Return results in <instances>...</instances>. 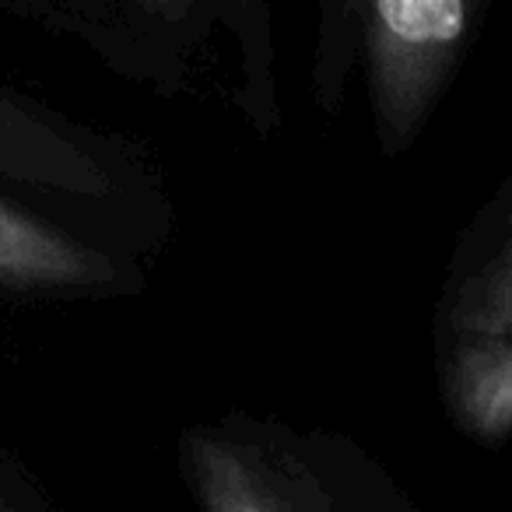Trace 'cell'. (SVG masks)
Wrapping results in <instances>:
<instances>
[{
    "instance_id": "1",
    "label": "cell",
    "mask_w": 512,
    "mask_h": 512,
    "mask_svg": "<svg viewBox=\"0 0 512 512\" xmlns=\"http://www.w3.org/2000/svg\"><path fill=\"white\" fill-rule=\"evenodd\" d=\"M470 0H372V53L383 99L411 120L435 71L463 43Z\"/></svg>"
},
{
    "instance_id": "2",
    "label": "cell",
    "mask_w": 512,
    "mask_h": 512,
    "mask_svg": "<svg viewBox=\"0 0 512 512\" xmlns=\"http://www.w3.org/2000/svg\"><path fill=\"white\" fill-rule=\"evenodd\" d=\"M0 179L64 193H95L106 186V172L85 144L8 88H0Z\"/></svg>"
},
{
    "instance_id": "3",
    "label": "cell",
    "mask_w": 512,
    "mask_h": 512,
    "mask_svg": "<svg viewBox=\"0 0 512 512\" xmlns=\"http://www.w3.org/2000/svg\"><path fill=\"white\" fill-rule=\"evenodd\" d=\"M113 274L106 256L92 253L60 228L39 221L0 197V288L8 292H74L102 285Z\"/></svg>"
},
{
    "instance_id": "4",
    "label": "cell",
    "mask_w": 512,
    "mask_h": 512,
    "mask_svg": "<svg viewBox=\"0 0 512 512\" xmlns=\"http://www.w3.org/2000/svg\"><path fill=\"white\" fill-rule=\"evenodd\" d=\"M460 400L484 435H502L512 425V344L481 348L463 362Z\"/></svg>"
},
{
    "instance_id": "5",
    "label": "cell",
    "mask_w": 512,
    "mask_h": 512,
    "mask_svg": "<svg viewBox=\"0 0 512 512\" xmlns=\"http://www.w3.org/2000/svg\"><path fill=\"white\" fill-rule=\"evenodd\" d=\"M463 327L481 330V334L512 330V242L502 249L488 281L474 292L467 313H463Z\"/></svg>"
},
{
    "instance_id": "6",
    "label": "cell",
    "mask_w": 512,
    "mask_h": 512,
    "mask_svg": "<svg viewBox=\"0 0 512 512\" xmlns=\"http://www.w3.org/2000/svg\"><path fill=\"white\" fill-rule=\"evenodd\" d=\"M137 4H144L148 11L165 15V18H183L186 11L193 8V0H137Z\"/></svg>"
},
{
    "instance_id": "7",
    "label": "cell",
    "mask_w": 512,
    "mask_h": 512,
    "mask_svg": "<svg viewBox=\"0 0 512 512\" xmlns=\"http://www.w3.org/2000/svg\"><path fill=\"white\" fill-rule=\"evenodd\" d=\"M0 509H4V498H0Z\"/></svg>"
}]
</instances>
